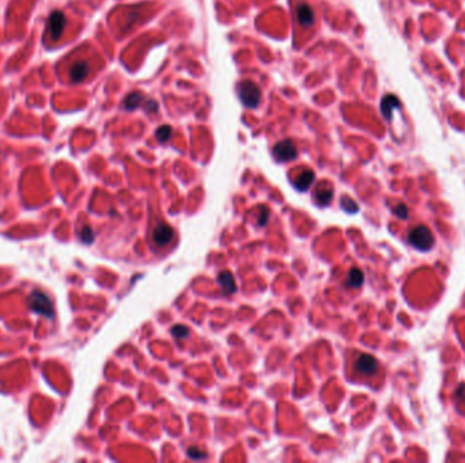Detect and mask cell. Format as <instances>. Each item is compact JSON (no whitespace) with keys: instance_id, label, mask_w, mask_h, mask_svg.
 <instances>
[{"instance_id":"cell-1","label":"cell","mask_w":465,"mask_h":463,"mask_svg":"<svg viewBox=\"0 0 465 463\" xmlns=\"http://www.w3.org/2000/svg\"><path fill=\"white\" fill-rule=\"evenodd\" d=\"M238 97L246 108H257L261 101V91L250 80H242L238 85Z\"/></svg>"},{"instance_id":"cell-2","label":"cell","mask_w":465,"mask_h":463,"mask_svg":"<svg viewBox=\"0 0 465 463\" xmlns=\"http://www.w3.org/2000/svg\"><path fill=\"white\" fill-rule=\"evenodd\" d=\"M408 242H410L415 249L418 250H430L434 244V236L430 230L426 226H418L410 231L408 235Z\"/></svg>"},{"instance_id":"cell-3","label":"cell","mask_w":465,"mask_h":463,"mask_svg":"<svg viewBox=\"0 0 465 463\" xmlns=\"http://www.w3.org/2000/svg\"><path fill=\"white\" fill-rule=\"evenodd\" d=\"M354 368L359 375L366 378H374L378 375L380 364L371 354L359 353L354 360Z\"/></svg>"},{"instance_id":"cell-4","label":"cell","mask_w":465,"mask_h":463,"mask_svg":"<svg viewBox=\"0 0 465 463\" xmlns=\"http://www.w3.org/2000/svg\"><path fill=\"white\" fill-rule=\"evenodd\" d=\"M30 309L31 311L40 314L46 318L53 317V306L50 299L46 296L44 292L40 291H33L30 295Z\"/></svg>"},{"instance_id":"cell-5","label":"cell","mask_w":465,"mask_h":463,"mask_svg":"<svg viewBox=\"0 0 465 463\" xmlns=\"http://www.w3.org/2000/svg\"><path fill=\"white\" fill-rule=\"evenodd\" d=\"M174 238V230L171 229L170 224L159 223L156 224V227L153 231V239L156 246H167Z\"/></svg>"},{"instance_id":"cell-6","label":"cell","mask_w":465,"mask_h":463,"mask_svg":"<svg viewBox=\"0 0 465 463\" xmlns=\"http://www.w3.org/2000/svg\"><path fill=\"white\" fill-rule=\"evenodd\" d=\"M274 156L279 162H290L297 158V148L290 140H283L274 147Z\"/></svg>"},{"instance_id":"cell-7","label":"cell","mask_w":465,"mask_h":463,"mask_svg":"<svg viewBox=\"0 0 465 463\" xmlns=\"http://www.w3.org/2000/svg\"><path fill=\"white\" fill-rule=\"evenodd\" d=\"M65 25V16L61 11H55L52 12L48 20V30H49L50 37L53 40H57L61 35V31L64 29Z\"/></svg>"},{"instance_id":"cell-8","label":"cell","mask_w":465,"mask_h":463,"mask_svg":"<svg viewBox=\"0 0 465 463\" xmlns=\"http://www.w3.org/2000/svg\"><path fill=\"white\" fill-rule=\"evenodd\" d=\"M297 19H298L301 25L305 26V27H309V26L313 25L315 18L311 7L309 4H305V3H301L297 7Z\"/></svg>"},{"instance_id":"cell-9","label":"cell","mask_w":465,"mask_h":463,"mask_svg":"<svg viewBox=\"0 0 465 463\" xmlns=\"http://www.w3.org/2000/svg\"><path fill=\"white\" fill-rule=\"evenodd\" d=\"M400 101H399V98L396 95H386V97H384L382 102H381V112H382V115H384L386 119H390L393 110L400 108Z\"/></svg>"},{"instance_id":"cell-10","label":"cell","mask_w":465,"mask_h":463,"mask_svg":"<svg viewBox=\"0 0 465 463\" xmlns=\"http://www.w3.org/2000/svg\"><path fill=\"white\" fill-rule=\"evenodd\" d=\"M314 171H311V170H304V171H301L300 174L297 175V178L294 179V185L295 188L301 192H305V190L309 189V186L313 184V181H314Z\"/></svg>"},{"instance_id":"cell-11","label":"cell","mask_w":465,"mask_h":463,"mask_svg":"<svg viewBox=\"0 0 465 463\" xmlns=\"http://www.w3.org/2000/svg\"><path fill=\"white\" fill-rule=\"evenodd\" d=\"M89 72H90V68H89L87 63L86 61H78V63H75L71 67V79L74 80V82H82L89 75Z\"/></svg>"},{"instance_id":"cell-12","label":"cell","mask_w":465,"mask_h":463,"mask_svg":"<svg viewBox=\"0 0 465 463\" xmlns=\"http://www.w3.org/2000/svg\"><path fill=\"white\" fill-rule=\"evenodd\" d=\"M333 197V190L328 184H322L315 190V200L320 205H326Z\"/></svg>"},{"instance_id":"cell-13","label":"cell","mask_w":465,"mask_h":463,"mask_svg":"<svg viewBox=\"0 0 465 463\" xmlns=\"http://www.w3.org/2000/svg\"><path fill=\"white\" fill-rule=\"evenodd\" d=\"M218 281H219L220 287L223 288V291H225L226 294H233V292H235L237 285H235L234 277H233V274H231L230 272H222V273L219 274Z\"/></svg>"},{"instance_id":"cell-14","label":"cell","mask_w":465,"mask_h":463,"mask_svg":"<svg viewBox=\"0 0 465 463\" xmlns=\"http://www.w3.org/2000/svg\"><path fill=\"white\" fill-rule=\"evenodd\" d=\"M145 101V97L135 91V93H131L130 95H127V98L124 100V108L127 110H134L136 108H139L142 102Z\"/></svg>"},{"instance_id":"cell-15","label":"cell","mask_w":465,"mask_h":463,"mask_svg":"<svg viewBox=\"0 0 465 463\" xmlns=\"http://www.w3.org/2000/svg\"><path fill=\"white\" fill-rule=\"evenodd\" d=\"M348 284L354 288H359L363 284V273L359 269H351L350 273H348Z\"/></svg>"},{"instance_id":"cell-16","label":"cell","mask_w":465,"mask_h":463,"mask_svg":"<svg viewBox=\"0 0 465 463\" xmlns=\"http://www.w3.org/2000/svg\"><path fill=\"white\" fill-rule=\"evenodd\" d=\"M171 136V126L169 125H162L156 129V139L159 140L160 143H165L166 140L170 139Z\"/></svg>"},{"instance_id":"cell-17","label":"cell","mask_w":465,"mask_h":463,"mask_svg":"<svg viewBox=\"0 0 465 463\" xmlns=\"http://www.w3.org/2000/svg\"><path fill=\"white\" fill-rule=\"evenodd\" d=\"M171 333L177 339H185V337L189 336V329L182 326V325H178V326H174V328L171 329Z\"/></svg>"},{"instance_id":"cell-18","label":"cell","mask_w":465,"mask_h":463,"mask_svg":"<svg viewBox=\"0 0 465 463\" xmlns=\"http://www.w3.org/2000/svg\"><path fill=\"white\" fill-rule=\"evenodd\" d=\"M82 240L86 243H91L94 240V232L90 227H85L82 230Z\"/></svg>"},{"instance_id":"cell-19","label":"cell","mask_w":465,"mask_h":463,"mask_svg":"<svg viewBox=\"0 0 465 463\" xmlns=\"http://www.w3.org/2000/svg\"><path fill=\"white\" fill-rule=\"evenodd\" d=\"M188 455H189L192 459H203L207 457V454L203 453L200 448L197 447H190L189 450H188Z\"/></svg>"},{"instance_id":"cell-20","label":"cell","mask_w":465,"mask_h":463,"mask_svg":"<svg viewBox=\"0 0 465 463\" xmlns=\"http://www.w3.org/2000/svg\"><path fill=\"white\" fill-rule=\"evenodd\" d=\"M393 211H395V214L397 215L399 218H401V219H405V218L408 216V209H407V207H405L404 204L397 205Z\"/></svg>"},{"instance_id":"cell-21","label":"cell","mask_w":465,"mask_h":463,"mask_svg":"<svg viewBox=\"0 0 465 463\" xmlns=\"http://www.w3.org/2000/svg\"><path fill=\"white\" fill-rule=\"evenodd\" d=\"M345 201L348 203V204L343 203V208H344L345 211H348V212H355V211H358V205L355 204V201H352V200L350 199H345Z\"/></svg>"}]
</instances>
